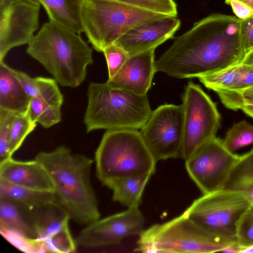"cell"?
Listing matches in <instances>:
<instances>
[{
    "instance_id": "obj_22",
    "label": "cell",
    "mask_w": 253,
    "mask_h": 253,
    "mask_svg": "<svg viewBox=\"0 0 253 253\" xmlns=\"http://www.w3.org/2000/svg\"><path fill=\"white\" fill-rule=\"evenodd\" d=\"M0 229L37 238L28 209L11 201L0 198Z\"/></svg>"
},
{
    "instance_id": "obj_24",
    "label": "cell",
    "mask_w": 253,
    "mask_h": 253,
    "mask_svg": "<svg viewBox=\"0 0 253 253\" xmlns=\"http://www.w3.org/2000/svg\"><path fill=\"white\" fill-rule=\"evenodd\" d=\"M152 174H146L117 179L108 186L113 191L112 200L127 208H138L143 190Z\"/></svg>"
},
{
    "instance_id": "obj_20",
    "label": "cell",
    "mask_w": 253,
    "mask_h": 253,
    "mask_svg": "<svg viewBox=\"0 0 253 253\" xmlns=\"http://www.w3.org/2000/svg\"><path fill=\"white\" fill-rule=\"evenodd\" d=\"M84 0H39L50 21L76 33L83 32L82 11Z\"/></svg>"
},
{
    "instance_id": "obj_28",
    "label": "cell",
    "mask_w": 253,
    "mask_h": 253,
    "mask_svg": "<svg viewBox=\"0 0 253 253\" xmlns=\"http://www.w3.org/2000/svg\"><path fill=\"white\" fill-rule=\"evenodd\" d=\"M43 241L46 253H74L77 246L70 232L69 224Z\"/></svg>"
},
{
    "instance_id": "obj_37",
    "label": "cell",
    "mask_w": 253,
    "mask_h": 253,
    "mask_svg": "<svg viewBox=\"0 0 253 253\" xmlns=\"http://www.w3.org/2000/svg\"><path fill=\"white\" fill-rule=\"evenodd\" d=\"M240 62L253 68V48L245 53Z\"/></svg>"
},
{
    "instance_id": "obj_25",
    "label": "cell",
    "mask_w": 253,
    "mask_h": 253,
    "mask_svg": "<svg viewBox=\"0 0 253 253\" xmlns=\"http://www.w3.org/2000/svg\"><path fill=\"white\" fill-rule=\"evenodd\" d=\"M0 198L11 201L29 210L56 201L53 192L27 188L1 179H0Z\"/></svg>"
},
{
    "instance_id": "obj_7",
    "label": "cell",
    "mask_w": 253,
    "mask_h": 253,
    "mask_svg": "<svg viewBox=\"0 0 253 253\" xmlns=\"http://www.w3.org/2000/svg\"><path fill=\"white\" fill-rule=\"evenodd\" d=\"M236 243V240L206 231L182 214L144 230L139 235L134 251L155 253L220 252Z\"/></svg>"
},
{
    "instance_id": "obj_30",
    "label": "cell",
    "mask_w": 253,
    "mask_h": 253,
    "mask_svg": "<svg viewBox=\"0 0 253 253\" xmlns=\"http://www.w3.org/2000/svg\"><path fill=\"white\" fill-rule=\"evenodd\" d=\"M1 235L11 244L26 253H46L44 241L0 229Z\"/></svg>"
},
{
    "instance_id": "obj_27",
    "label": "cell",
    "mask_w": 253,
    "mask_h": 253,
    "mask_svg": "<svg viewBox=\"0 0 253 253\" xmlns=\"http://www.w3.org/2000/svg\"><path fill=\"white\" fill-rule=\"evenodd\" d=\"M37 124L31 119L28 110L16 115L10 135L9 151L11 156L21 147L27 136L34 130Z\"/></svg>"
},
{
    "instance_id": "obj_6",
    "label": "cell",
    "mask_w": 253,
    "mask_h": 253,
    "mask_svg": "<svg viewBox=\"0 0 253 253\" xmlns=\"http://www.w3.org/2000/svg\"><path fill=\"white\" fill-rule=\"evenodd\" d=\"M169 16L113 0H84L83 32L98 52L139 25Z\"/></svg>"
},
{
    "instance_id": "obj_29",
    "label": "cell",
    "mask_w": 253,
    "mask_h": 253,
    "mask_svg": "<svg viewBox=\"0 0 253 253\" xmlns=\"http://www.w3.org/2000/svg\"><path fill=\"white\" fill-rule=\"evenodd\" d=\"M222 104L228 109L237 111L245 104H253V84L240 90L215 91Z\"/></svg>"
},
{
    "instance_id": "obj_3",
    "label": "cell",
    "mask_w": 253,
    "mask_h": 253,
    "mask_svg": "<svg viewBox=\"0 0 253 253\" xmlns=\"http://www.w3.org/2000/svg\"><path fill=\"white\" fill-rule=\"evenodd\" d=\"M26 51L63 86L80 85L93 63L92 48L80 34L50 20L34 36Z\"/></svg>"
},
{
    "instance_id": "obj_35",
    "label": "cell",
    "mask_w": 253,
    "mask_h": 253,
    "mask_svg": "<svg viewBox=\"0 0 253 253\" xmlns=\"http://www.w3.org/2000/svg\"><path fill=\"white\" fill-rule=\"evenodd\" d=\"M240 33L244 52L253 48V15L241 19Z\"/></svg>"
},
{
    "instance_id": "obj_10",
    "label": "cell",
    "mask_w": 253,
    "mask_h": 253,
    "mask_svg": "<svg viewBox=\"0 0 253 253\" xmlns=\"http://www.w3.org/2000/svg\"><path fill=\"white\" fill-rule=\"evenodd\" d=\"M183 119L182 105L165 104L152 112L141 128L142 138L157 162L180 158Z\"/></svg>"
},
{
    "instance_id": "obj_33",
    "label": "cell",
    "mask_w": 253,
    "mask_h": 253,
    "mask_svg": "<svg viewBox=\"0 0 253 253\" xmlns=\"http://www.w3.org/2000/svg\"><path fill=\"white\" fill-rule=\"evenodd\" d=\"M236 239L242 249L241 253L253 247V205L245 212L239 222Z\"/></svg>"
},
{
    "instance_id": "obj_38",
    "label": "cell",
    "mask_w": 253,
    "mask_h": 253,
    "mask_svg": "<svg viewBox=\"0 0 253 253\" xmlns=\"http://www.w3.org/2000/svg\"><path fill=\"white\" fill-rule=\"evenodd\" d=\"M242 249L237 243L231 244L223 249L220 252L225 253H241Z\"/></svg>"
},
{
    "instance_id": "obj_11",
    "label": "cell",
    "mask_w": 253,
    "mask_h": 253,
    "mask_svg": "<svg viewBox=\"0 0 253 253\" xmlns=\"http://www.w3.org/2000/svg\"><path fill=\"white\" fill-rule=\"evenodd\" d=\"M239 155L228 151L216 136L185 160L186 170L203 195L222 189Z\"/></svg>"
},
{
    "instance_id": "obj_9",
    "label": "cell",
    "mask_w": 253,
    "mask_h": 253,
    "mask_svg": "<svg viewBox=\"0 0 253 253\" xmlns=\"http://www.w3.org/2000/svg\"><path fill=\"white\" fill-rule=\"evenodd\" d=\"M184 111L180 158L185 161L215 137L221 116L215 103L201 87L188 83L182 96Z\"/></svg>"
},
{
    "instance_id": "obj_34",
    "label": "cell",
    "mask_w": 253,
    "mask_h": 253,
    "mask_svg": "<svg viewBox=\"0 0 253 253\" xmlns=\"http://www.w3.org/2000/svg\"><path fill=\"white\" fill-rule=\"evenodd\" d=\"M103 52L106 60L108 80H110L119 71L129 56L122 47L115 43L106 47Z\"/></svg>"
},
{
    "instance_id": "obj_41",
    "label": "cell",
    "mask_w": 253,
    "mask_h": 253,
    "mask_svg": "<svg viewBox=\"0 0 253 253\" xmlns=\"http://www.w3.org/2000/svg\"><path fill=\"white\" fill-rule=\"evenodd\" d=\"M27 1L34 3L35 4L41 5L39 0H26Z\"/></svg>"
},
{
    "instance_id": "obj_39",
    "label": "cell",
    "mask_w": 253,
    "mask_h": 253,
    "mask_svg": "<svg viewBox=\"0 0 253 253\" xmlns=\"http://www.w3.org/2000/svg\"><path fill=\"white\" fill-rule=\"evenodd\" d=\"M245 114L253 118V104H245L241 108Z\"/></svg>"
},
{
    "instance_id": "obj_17",
    "label": "cell",
    "mask_w": 253,
    "mask_h": 253,
    "mask_svg": "<svg viewBox=\"0 0 253 253\" xmlns=\"http://www.w3.org/2000/svg\"><path fill=\"white\" fill-rule=\"evenodd\" d=\"M198 79L206 87L214 91L240 90L253 84V68L240 62Z\"/></svg>"
},
{
    "instance_id": "obj_16",
    "label": "cell",
    "mask_w": 253,
    "mask_h": 253,
    "mask_svg": "<svg viewBox=\"0 0 253 253\" xmlns=\"http://www.w3.org/2000/svg\"><path fill=\"white\" fill-rule=\"evenodd\" d=\"M0 179L33 190L54 192L53 183L49 173L35 159L19 161L11 157L0 163Z\"/></svg>"
},
{
    "instance_id": "obj_18",
    "label": "cell",
    "mask_w": 253,
    "mask_h": 253,
    "mask_svg": "<svg viewBox=\"0 0 253 253\" xmlns=\"http://www.w3.org/2000/svg\"><path fill=\"white\" fill-rule=\"evenodd\" d=\"M31 99L12 68L0 61V110L15 114L25 112Z\"/></svg>"
},
{
    "instance_id": "obj_12",
    "label": "cell",
    "mask_w": 253,
    "mask_h": 253,
    "mask_svg": "<svg viewBox=\"0 0 253 253\" xmlns=\"http://www.w3.org/2000/svg\"><path fill=\"white\" fill-rule=\"evenodd\" d=\"M40 5L0 0V61L12 48L29 44L39 27Z\"/></svg>"
},
{
    "instance_id": "obj_32",
    "label": "cell",
    "mask_w": 253,
    "mask_h": 253,
    "mask_svg": "<svg viewBox=\"0 0 253 253\" xmlns=\"http://www.w3.org/2000/svg\"><path fill=\"white\" fill-rule=\"evenodd\" d=\"M16 114L0 110V163L12 157L9 151L10 135Z\"/></svg>"
},
{
    "instance_id": "obj_31",
    "label": "cell",
    "mask_w": 253,
    "mask_h": 253,
    "mask_svg": "<svg viewBox=\"0 0 253 253\" xmlns=\"http://www.w3.org/2000/svg\"><path fill=\"white\" fill-rule=\"evenodd\" d=\"M126 4L172 16H177V5L173 0H113Z\"/></svg>"
},
{
    "instance_id": "obj_5",
    "label": "cell",
    "mask_w": 253,
    "mask_h": 253,
    "mask_svg": "<svg viewBox=\"0 0 253 253\" xmlns=\"http://www.w3.org/2000/svg\"><path fill=\"white\" fill-rule=\"evenodd\" d=\"M96 176L108 187L126 177L153 174L157 161L135 129L107 130L95 153Z\"/></svg>"
},
{
    "instance_id": "obj_8",
    "label": "cell",
    "mask_w": 253,
    "mask_h": 253,
    "mask_svg": "<svg viewBox=\"0 0 253 253\" xmlns=\"http://www.w3.org/2000/svg\"><path fill=\"white\" fill-rule=\"evenodd\" d=\"M252 205L242 194L221 189L195 200L183 214L211 234L237 240L239 222Z\"/></svg>"
},
{
    "instance_id": "obj_21",
    "label": "cell",
    "mask_w": 253,
    "mask_h": 253,
    "mask_svg": "<svg viewBox=\"0 0 253 253\" xmlns=\"http://www.w3.org/2000/svg\"><path fill=\"white\" fill-rule=\"evenodd\" d=\"M12 70L30 97L39 98L51 106L61 107L63 95L54 79L42 77L32 78L22 71Z\"/></svg>"
},
{
    "instance_id": "obj_1",
    "label": "cell",
    "mask_w": 253,
    "mask_h": 253,
    "mask_svg": "<svg viewBox=\"0 0 253 253\" xmlns=\"http://www.w3.org/2000/svg\"><path fill=\"white\" fill-rule=\"evenodd\" d=\"M241 19L212 14L174 38L171 46L155 61L157 72L179 79L199 77L223 70L242 60Z\"/></svg>"
},
{
    "instance_id": "obj_13",
    "label": "cell",
    "mask_w": 253,
    "mask_h": 253,
    "mask_svg": "<svg viewBox=\"0 0 253 253\" xmlns=\"http://www.w3.org/2000/svg\"><path fill=\"white\" fill-rule=\"evenodd\" d=\"M144 224V217L138 208H128L86 225L75 240L77 246L86 248L118 244L127 237L139 236Z\"/></svg>"
},
{
    "instance_id": "obj_36",
    "label": "cell",
    "mask_w": 253,
    "mask_h": 253,
    "mask_svg": "<svg viewBox=\"0 0 253 253\" xmlns=\"http://www.w3.org/2000/svg\"><path fill=\"white\" fill-rule=\"evenodd\" d=\"M237 17L244 19L253 15V0H225Z\"/></svg>"
},
{
    "instance_id": "obj_15",
    "label": "cell",
    "mask_w": 253,
    "mask_h": 253,
    "mask_svg": "<svg viewBox=\"0 0 253 253\" xmlns=\"http://www.w3.org/2000/svg\"><path fill=\"white\" fill-rule=\"evenodd\" d=\"M155 50L129 56L116 75L107 83L111 86L138 95L147 94L152 85L155 68Z\"/></svg>"
},
{
    "instance_id": "obj_2",
    "label": "cell",
    "mask_w": 253,
    "mask_h": 253,
    "mask_svg": "<svg viewBox=\"0 0 253 253\" xmlns=\"http://www.w3.org/2000/svg\"><path fill=\"white\" fill-rule=\"evenodd\" d=\"M35 159L49 173L56 201L76 223L87 225L100 219L98 203L90 181L93 160L73 154L61 145L50 152H40Z\"/></svg>"
},
{
    "instance_id": "obj_14",
    "label": "cell",
    "mask_w": 253,
    "mask_h": 253,
    "mask_svg": "<svg viewBox=\"0 0 253 253\" xmlns=\"http://www.w3.org/2000/svg\"><path fill=\"white\" fill-rule=\"evenodd\" d=\"M177 16H169L144 23L124 34L115 43L132 56L156 48L170 39L179 29Z\"/></svg>"
},
{
    "instance_id": "obj_4",
    "label": "cell",
    "mask_w": 253,
    "mask_h": 253,
    "mask_svg": "<svg viewBox=\"0 0 253 253\" xmlns=\"http://www.w3.org/2000/svg\"><path fill=\"white\" fill-rule=\"evenodd\" d=\"M84 117L86 132L141 129L152 113L147 94L138 95L105 83L90 84Z\"/></svg>"
},
{
    "instance_id": "obj_19",
    "label": "cell",
    "mask_w": 253,
    "mask_h": 253,
    "mask_svg": "<svg viewBox=\"0 0 253 253\" xmlns=\"http://www.w3.org/2000/svg\"><path fill=\"white\" fill-rule=\"evenodd\" d=\"M37 238L44 240L69 224L70 216L57 202L28 209Z\"/></svg>"
},
{
    "instance_id": "obj_40",
    "label": "cell",
    "mask_w": 253,
    "mask_h": 253,
    "mask_svg": "<svg viewBox=\"0 0 253 253\" xmlns=\"http://www.w3.org/2000/svg\"><path fill=\"white\" fill-rule=\"evenodd\" d=\"M242 253H253V247L248 248L247 249L244 250Z\"/></svg>"
},
{
    "instance_id": "obj_23",
    "label": "cell",
    "mask_w": 253,
    "mask_h": 253,
    "mask_svg": "<svg viewBox=\"0 0 253 253\" xmlns=\"http://www.w3.org/2000/svg\"><path fill=\"white\" fill-rule=\"evenodd\" d=\"M222 189L242 194L253 205V148L239 156Z\"/></svg>"
},
{
    "instance_id": "obj_26",
    "label": "cell",
    "mask_w": 253,
    "mask_h": 253,
    "mask_svg": "<svg viewBox=\"0 0 253 253\" xmlns=\"http://www.w3.org/2000/svg\"><path fill=\"white\" fill-rule=\"evenodd\" d=\"M222 142L225 148L232 153L253 144V126L244 120L234 124Z\"/></svg>"
}]
</instances>
